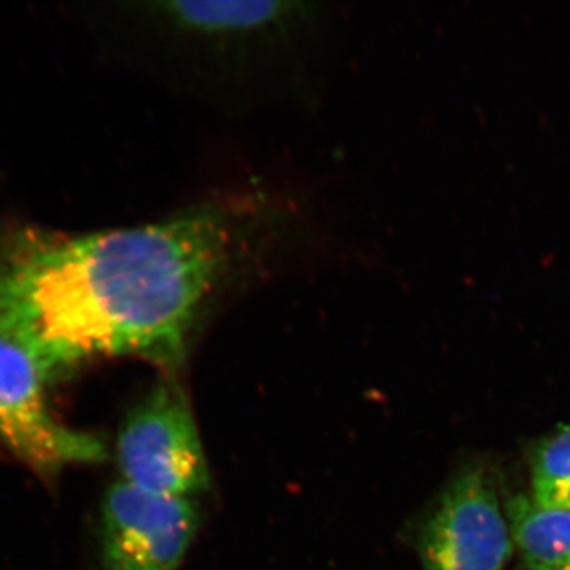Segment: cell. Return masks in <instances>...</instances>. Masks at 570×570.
Segmentation results:
<instances>
[{
    "label": "cell",
    "mask_w": 570,
    "mask_h": 570,
    "mask_svg": "<svg viewBox=\"0 0 570 570\" xmlns=\"http://www.w3.org/2000/svg\"><path fill=\"white\" fill-rule=\"evenodd\" d=\"M198 524L194 499L146 493L119 480L104 501V568L178 570Z\"/></svg>",
    "instance_id": "obj_6"
},
{
    "label": "cell",
    "mask_w": 570,
    "mask_h": 570,
    "mask_svg": "<svg viewBox=\"0 0 570 570\" xmlns=\"http://www.w3.org/2000/svg\"><path fill=\"white\" fill-rule=\"evenodd\" d=\"M513 542L505 510L482 469L449 483L423 524V570H502Z\"/></svg>",
    "instance_id": "obj_5"
},
{
    "label": "cell",
    "mask_w": 570,
    "mask_h": 570,
    "mask_svg": "<svg viewBox=\"0 0 570 570\" xmlns=\"http://www.w3.org/2000/svg\"><path fill=\"white\" fill-rule=\"evenodd\" d=\"M50 379L28 352L0 336V445L29 468L56 472L105 459L104 442L52 414Z\"/></svg>",
    "instance_id": "obj_4"
},
{
    "label": "cell",
    "mask_w": 570,
    "mask_h": 570,
    "mask_svg": "<svg viewBox=\"0 0 570 570\" xmlns=\"http://www.w3.org/2000/svg\"><path fill=\"white\" fill-rule=\"evenodd\" d=\"M253 220L235 206L205 204L104 234L14 236L0 246V336L48 379L100 356L174 371L245 269Z\"/></svg>",
    "instance_id": "obj_1"
},
{
    "label": "cell",
    "mask_w": 570,
    "mask_h": 570,
    "mask_svg": "<svg viewBox=\"0 0 570 570\" xmlns=\"http://www.w3.org/2000/svg\"><path fill=\"white\" fill-rule=\"evenodd\" d=\"M118 464L122 482L146 493L194 499L209 490L204 442L178 382L164 379L127 415Z\"/></svg>",
    "instance_id": "obj_3"
},
{
    "label": "cell",
    "mask_w": 570,
    "mask_h": 570,
    "mask_svg": "<svg viewBox=\"0 0 570 570\" xmlns=\"http://www.w3.org/2000/svg\"><path fill=\"white\" fill-rule=\"evenodd\" d=\"M303 2L149 6L168 80L216 99L255 100L294 86L324 43V14Z\"/></svg>",
    "instance_id": "obj_2"
},
{
    "label": "cell",
    "mask_w": 570,
    "mask_h": 570,
    "mask_svg": "<svg viewBox=\"0 0 570 570\" xmlns=\"http://www.w3.org/2000/svg\"><path fill=\"white\" fill-rule=\"evenodd\" d=\"M531 494L540 505L570 509V426L561 428L535 449Z\"/></svg>",
    "instance_id": "obj_8"
},
{
    "label": "cell",
    "mask_w": 570,
    "mask_h": 570,
    "mask_svg": "<svg viewBox=\"0 0 570 570\" xmlns=\"http://www.w3.org/2000/svg\"><path fill=\"white\" fill-rule=\"evenodd\" d=\"M510 535L530 570H570V509L540 505L531 497L510 499Z\"/></svg>",
    "instance_id": "obj_7"
}]
</instances>
